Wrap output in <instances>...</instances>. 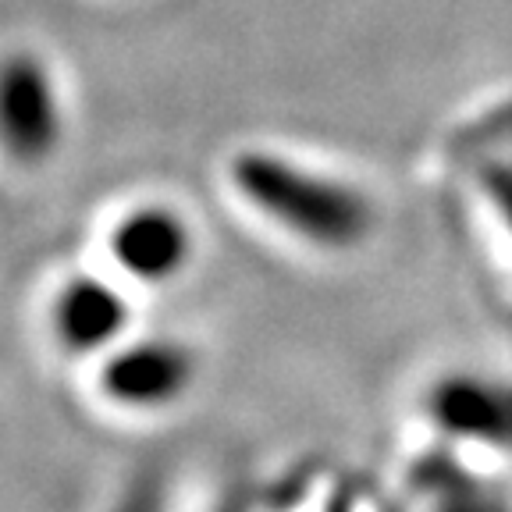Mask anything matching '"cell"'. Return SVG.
<instances>
[{
	"label": "cell",
	"instance_id": "1",
	"mask_svg": "<svg viewBox=\"0 0 512 512\" xmlns=\"http://www.w3.org/2000/svg\"><path fill=\"white\" fill-rule=\"evenodd\" d=\"M224 182L249 214L306 249L349 253L374 232V203L360 185L288 153L267 146L232 153Z\"/></svg>",
	"mask_w": 512,
	"mask_h": 512
},
{
	"label": "cell",
	"instance_id": "2",
	"mask_svg": "<svg viewBox=\"0 0 512 512\" xmlns=\"http://www.w3.org/2000/svg\"><path fill=\"white\" fill-rule=\"evenodd\" d=\"M68 107L54 64L32 47L0 50V160L36 171L57 157Z\"/></svg>",
	"mask_w": 512,
	"mask_h": 512
},
{
	"label": "cell",
	"instance_id": "3",
	"mask_svg": "<svg viewBox=\"0 0 512 512\" xmlns=\"http://www.w3.org/2000/svg\"><path fill=\"white\" fill-rule=\"evenodd\" d=\"M196 228L171 200H132L107 217L100 260L128 288H168L196 260Z\"/></svg>",
	"mask_w": 512,
	"mask_h": 512
},
{
	"label": "cell",
	"instance_id": "4",
	"mask_svg": "<svg viewBox=\"0 0 512 512\" xmlns=\"http://www.w3.org/2000/svg\"><path fill=\"white\" fill-rule=\"evenodd\" d=\"M89 370L96 402L125 416H157L175 409L196 388L200 356L178 338L132 331L89 363Z\"/></svg>",
	"mask_w": 512,
	"mask_h": 512
},
{
	"label": "cell",
	"instance_id": "5",
	"mask_svg": "<svg viewBox=\"0 0 512 512\" xmlns=\"http://www.w3.org/2000/svg\"><path fill=\"white\" fill-rule=\"evenodd\" d=\"M132 310L136 288L114 278L107 267H79L50 285L43 324L61 356L93 363L132 335Z\"/></svg>",
	"mask_w": 512,
	"mask_h": 512
},
{
	"label": "cell",
	"instance_id": "6",
	"mask_svg": "<svg viewBox=\"0 0 512 512\" xmlns=\"http://www.w3.org/2000/svg\"><path fill=\"white\" fill-rule=\"evenodd\" d=\"M427 413L445 434L484 448H512V381L448 374L427 395Z\"/></svg>",
	"mask_w": 512,
	"mask_h": 512
},
{
	"label": "cell",
	"instance_id": "7",
	"mask_svg": "<svg viewBox=\"0 0 512 512\" xmlns=\"http://www.w3.org/2000/svg\"><path fill=\"white\" fill-rule=\"evenodd\" d=\"M491 207L498 210V217L505 221V228L512 232V168H502L488 178Z\"/></svg>",
	"mask_w": 512,
	"mask_h": 512
}]
</instances>
